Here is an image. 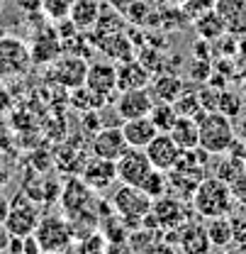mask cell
I'll list each match as a JSON object with an SVG mask.
<instances>
[{"instance_id":"17","label":"cell","mask_w":246,"mask_h":254,"mask_svg":"<svg viewBox=\"0 0 246 254\" xmlns=\"http://www.w3.org/2000/svg\"><path fill=\"white\" fill-rule=\"evenodd\" d=\"M168 134L176 139V144H178L183 152H188V149H197V147H200V125H197V118L178 115L176 125L171 127Z\"/></svg>"},{"instance_id":"35","label":"cell","mask_w":246,"mask_h":254,"mask_svg":"<svg viewBox=\"0 0 246 254\" xmlns=\"http://www.w3.org/2000/svg\"><path fill=\"white\" fill-rule=\"evenodd\" d=\"M242 88H244V93H246V76H244V83H242Z\"/></svg>"},{"instance_id":"8","label":"cell","mask_w":246,"mask_h":254,"mask_svg":"<svg viewBox=\"0 0 246 254\" xmlns=\"http://www.w3.org/2000/svg\"><path fill=\"white\" fill-rule=\"evenodd\" d=\"M91 149H93L95 157L117 161V159L129 149V144H127V139H124V134H122V127H107L105 125L93 134Z\"/></svg>"},{"instance_id":"36","label":"cell","mask_w":246,"mask_h":254,"mask_svg":"<svg viewBox=\"0 0 246 254\" xmlns=\"http://www.w3.org/2000/svg\"><path fill=\"white\" fill-rule=\"evenodd\" d=\"M0 166H2V164H0Z\"/></svg>"},{"instance_id":"10","label":"cell","mask_w":246,"mask_h":254,"mask_svg":"<svg viewBox=\"0 0 246 254\" xmlns=\"http://www.w3.org/2000/svg\"><path fill=\"white\" fill-rule=\"evenodd\" d=\"M81 179H83L93 190L110 189V186L117 181V161L93 154V157L83 164V169H81Z\"/></svg>"},{"instance_id":"19","label":"cell","mask_w":246,"mask_h":254,"mask_svg":"<svg viewBox=\"0 0 246 254\" xmlns=\"http://www.w3.org/2000/svg\"><path fill=\"white\" fill-rule=\"evenodd\" d=\"M195 30H197V34H200L202 39H219V37L227 34L229 27H227V22L222 20V15L212 7V10L202 12L200 17H195Z\"/></svg>"},{"instance_id":"16","label":"cell","mask_w":246,"mask_h":254,"mask_svg":"<svg viewBox=\"0 0 246 254\" xmlns=\"http://www.w3.org/2000/svg\"><path fill=\"white\" fill-rule=\"evenodd\" d=\"M100 12H102L100 0H73L68 20L73 22V27L78 32H86V30H91V27L98 25Z\"/></svg>"},{"instance_id":"27","label":"cell","mask_w":246,"mask_h":254,"mask_svg":"<svg viewBox=\"0 0 246 254\" xmlns=\"http://www.w3.org/2000/svg\"><path fill=\"white\" fill-rule=\"evenodd\" d=\"M217 110L224 113L227 118H237L242 113V98L229 93V91H224V93H219V98H217Z\"/></svg>"},{"instance_id":"18","label":"cell","mask_w":246,"mask_h":254,"mask_svg":"<svg viewBox=\"0 0 246 254\" xmlns=\"http://www.w3.org/2000/svg\"><path fill=\"white\" fill-rule=\"evenodd\" d=\"M151 95L154 100H166V103H173L178 95L183 93V81L176 76V73H163V76H156L151 78Z\"/></svg>"},{"instance_id":"32","label":"cell","mask_w":246,"mask_h":254,"mask_svg":"<svg viewBox=\"0 0 246 254\" xmlns=\"http://www.w3.org/2000/svg\"><path fill=\"white\" fill-rule=\"evenodd\" d=\"M10 105H12V98H10V93H7L2 86H0V113H2V110H7Z\"/></svg>"},{"instance_id":"9","label":"cell","mask_w":246,"mask_h":254,"mask_svg":"<svg viewBox=\"0 0 246 254\" xmlns=\"http://www.w3.org/2000/svg\"><path fill=\"white\" fill-rule=\"evenodd\" d=\"M147 154H149V161L154 164V169H158V171H171L178 164L183 149L176 144V139L168 132H158L154 139L147 144Z\"/></svg>"},{"instance_id":"1","label":"cell","mask_w":246,"mask_h":254,"mask_svg":"<svg viewBox=\"0 0 246 254\" xmlns=\"http://www.w3.org/2000/svg\"><path fill=\"white\" fill-rule=\"evenodd\" d=\"M197 125H200V147L205 154H227L234 149L237 134L232 118H227L219 110H205L197 115Z\"/></svg>"},{"instance_id":"14","label":"cell","mask_w":246,"mask_h":254,"mask_svg":"<svg viewBox=\"0 0 246 254\" xmlns=\"http://www.w3.org/2000/svg\"><path fill=\"white\" fill-rule=\"evenodd\" d=\"M122 134L127 139L129 147H139V149H147V144L158 134L156 125L151 123L149 115L144 118H132V120H122Z\"/></svg>"},{"instance_id":"33","label":"cell","mask_w":246,"mask_h":254,"mask_svg":"<svg viewBox=\"0 0 246 254\" xmlns=\"http://www.w3.org/2000/svg\"><path fill=\"white\" fill-rule=\"evenodd\" d=\"M5 184H7V171L0 166V190H2V186H5Z\"/></svg>"},{"instance_id":"11","label":"cell","mask_w":246,"mask_h":254,"mask_svg":"<svg viewBox=\"0 0 246 254\" xmlns=\"http://www.w3.org/2000/svg\"><path fill=\"white\" fill-rule=\"evenodd\" d=\"M151 105H154V95L149 88H132V91H120V98L115 103V113L122 120L144 118V115H149Z\"/></svg>"},{"instance_id":"23","label":"cell","mask_w":246,"mask_h":254,"mask_svg":"<svg viewBox=\"0 0 246 254\" xmlns=\"http://www.w3.org/2000/svg\"><path fill=\"white\" fill-rule=\"evenodd\" d=\"M205 232H207L210 245H217V247L227 245V242L234 237V227H232V222L227 220V215H219V218H207Z\"/></svg>"},{"instance_id":"26","label":"cell","mask_w":246,"mask_h":254,"mask_svg":"<svg viewBox=\"0 0 246 254\" xmlns=\"http://www.w3.org/2000/svg\"><path fill=\"white\" fill-rule=\"evenodd\" d=\"M71 5H73V0H42L44 15L54 22H61L71 15Z\"/></svg>"},{"instance_id":"7","label":"cell","mask_w":246,"mask_h":254,"mask_svg":"<svg viewBox=\"0 0 246 254\" xmlns=\"http://www.w3.org/2000/svg\"><path fill=\"white\" fill-rule=\"evenodd\" d=\"M49 76L63 86V88H78L86 83V76H88V64L83 62L81 57L71 54V57H56L51 64V71Z\"/></svg>"},{"instance_id":"28","label":"cell","mask_w":246,"mask_h":254,"mask_svg":"<svg viewBox=\"0 0 246 254\" xmlns=\"http://www.w3.org/2000/svg\"><path fill=\"white\" fill-rule=\"evenodd\" d=\"M42 252V245H39V240L34 237V232L32 235H25L22 237V254H39Z\"/></svg>"},{"instance_id":"5","label":"cell","mask_w":246,"mask_h":254,"mask_svg":"<svg viewBox=\"0 0 246 254\" xmlns=\"http://www.w3.org/2000/svg\"><path fill=\"white\" fill-rule=\"evenodd\" d=\"M34 237L39 240L42 250L47 252H61L68 242H73L71 222L63 215H42L34 230Z\"/></svg>"},{"instance_id":"34","label":"cell","mask_w":246,"mask_h":254,"mask_svg":"<svg viewBox=\"0 0 246 254\" xmlns=\"http://www.w3.org/2000/svg\"><path fill=\"white\" fill-rule=\"evenodd\" d=\"M39 254H56V252H47V250H42V252H39Z\"/></svg>"},{"instance_id":"30","label":"cell","mask_w":246,"mask_h":254,"mask_svg":"<svg viewBox=\"0 0 246 254\" xmlns=\"http://www.w3.org/2000/svg\"><path fill=\"white\" fill-rule=\"evenodd\" d=\"M10 240H12V235L5 230V225H0V254H7V250H10Z\"/></svg>"},{"instance_id":"15","label":"cell","mask_w":246,"mask_h":254,"mask_svg":"<svg viewBox=\"0 0 246 254\" xmlns=\"http://www.w3.org/2000/svg\"><path fill=\"white\" fill-rule=\"evenodd\" d=\"M151 83V71L137 59L120 62L117 68V91H132V88H147Z\"/></svg>"},{"instance_id":"12","label":"cell","mask_w":246,"mask_h":254,"mask_svg":"<svg viewBox=\"0 0 246 254\" xmlns=\"http://www.w3.org/2000/svg\"><path fill=\"white\" fill-rule=\"evenodd\" d=\"M93 189L83 181V179H71L61 190V208L66 213V218H73L78 213L91 210L93 205Z\"/></svg>"},{"instance_id":"20","label":"cell","mask_w":246,"mask_h":254,"mask_svg":"<svg viewBox=\"0 0 246 254\" xmlns=\"http://www.w3.org/2000/svg\"><path fill=\"white\" fill-rule=\"evenodd\" d=\"M98 49L102 54H107L110 59H115V62H129L132 59V44L120 32L117 34H102L100 42H98Z\"/></svg>"},{"instance_id":"25","label":"cell","mask_w":246,"mask_h":254,"mask_svg":"<svg viewBox=\"0 0 246 254\" xmlns=\"http://www.w3.org/2000/svg\"><path fill=\"white\" fill-rule=\"evenodd\" d=\"M173 108H176L178 115H188V118H197L200 113H205L200 98H197L195 93H185V91L173 100Z\"/></svg>"},{"instance_id":"31","label":"cell","mask_w":246,"mask_h":254,"mask_svg":"<svg viewBox=\"0 0 246 254\" xmlns=\"http://www.w3.org/2000/svg\"><path fill=\"white\" fill-rule=\"evenodd\" d=\"M56 254H86V250H83L81 240H73V242H68L61 252H56Z\"/></svg>"},{"instance_id":"24","label":"cell","mask_w":246,"mask_h":254,"mask_svg":"<svg viewBox=\"0 0 246 254\" xmlns=\"http://www.w3.org/2000/svg\"><path fill=\"white\" fill-rule=\"evenodd\" d=\"M142 190H144L151 200L161 198V195H166V193H168V179H166V171L154 169V171L147 176V181L142 184Z\"/></svg>"},{"instance_id":"21","label":"cell","mask_w":246,"mask_h":254,"mask_svg":"<svg viewBox=\"0 0 246 254\" xmlns=\"http://www.w3.org/2000/svg\"><path fill=\"white\" fill-rule=\"evenodd\" d=\"M71 105L78 110V113H86V110H100L105 103H107V98H102L100 93H95L93 88H88L86 83L83 86H78V88H71Z\"/></svg>"},{"instance_id":"29","label":"cell","mask_w":246,"mask_h":254,"mask_svg":"<svg viewBox=\"0 0 246 254\" xmlns=\"http://www.w3.org/2000/svg\"><path fill=\"white\" fill-rule=\"evenodd\" d=\"M7 213H10V198L0 190V225H5V220H7Z\"/></svg>"},{"instance_id":"6","label":"cell","mask_w":246,"mask_h":254,"mask_svg":"<svg viewBox=\"0 0 246 254\" xmlns=\"http://www.w3.org/2000/svg\"><path fill=\"white\" fill-rule=\"evenodd\" d=\"M151 171H154V164L149 161L147 149L129 147L122 157L117 159V181H122L127 186L142 189V184L147 181V176H149Z\"/></svg>"},{"instance_id":"3","label":"cell","mask_w":246,"mask_h":254,"mask_svg":"<svg viewBox=\"0 0 246 254\" xmlns=\"http://www.w3.org/2000/svg\"><path fill=\"white\" fill-rule=\"evenodd\" d=\"M42 218V208L39 203L30 198L25 190H20L12 200H10V213H7V220H5V230L10 235H17V237H25L32 235L39 225Z\"/></svg>"},{"instance_id":"4","label":"cell","mask_w":246,"mask_h":254,"mask_svg":"<svg viewBox=\"0 0 246 254\" xmlns=\"http://www.w3.org/2000/svg\"><path fill=\"white\" fill-rule=\"evenodd\" d=\"M151 205H154V200L142 189H137V186L122 184L120 189L115 190V195H112V208H115V213H117L127 225H129V220L134 222V225L142 222L151 213Z\"/></svg>"},{"instance_id":"2","label":"cell","mask_w":246,"mask_h":254,"mask_svg":"<svg viewBox=\"0 0 246 254\" xmlns=\"http://www.w3.org/2000/svg\"><path fill=\"white\" fill-rule=\"evenodd\" d=\"M193 208L205 220L227 215L232 208V186L222 179H202L193 193Z\"/></svg>"},{"instance_id":"13","label":"cell","mask_w":246,"mask_h":254,"mask_svg":"<svg viewBox=\"0 0 246 254\" xmlns=\"http://www.w3.org/2000/svg\"><path fill=\"white\" fill-rule=\"evenodd\" d=\"M86 86L93 88L95 93H100L102 98L117 91V68L110 62H93L88 64V76H86Z\"/></svg>"},{"instance_id":"22","label":"cell","mask_w":246,"mask_h":254,"mask_svg":"<svg viewBox=\"0 0 246 254\" xmlns=\"http://www.w3.org/2000/svg\"><path fill=\"white\" fill-rule=\"evenodd\" d=\"M149 118L156 125L158 132H171V127L176 125L178 120V113L173 108V103H166V100H154L151 110H149Z\"/></svg>"}]
</instances>
